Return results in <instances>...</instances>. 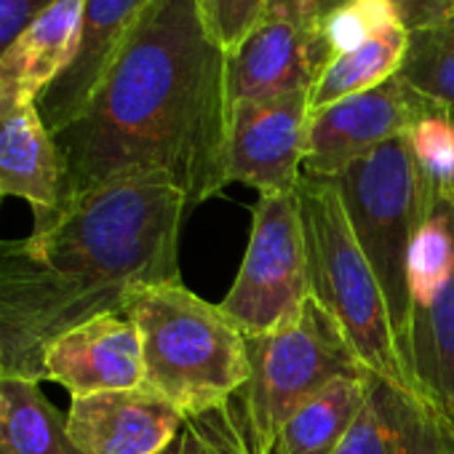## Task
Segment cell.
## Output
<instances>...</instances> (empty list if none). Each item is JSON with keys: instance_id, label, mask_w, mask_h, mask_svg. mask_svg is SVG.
<instances>
[{"instance_id": "6da1fadb", "label": "cell", "mask_w": 454, "mask_h": 454, "mask_svg": "<svg viewBox=\"0 0 454 454\" xmlns=\"http://www.w3.org/2000/svg\"><path fill=\"white\" fill-rule=\"evenodd\" d=\"M227 51L195 0H153L73 123L54 134L73 200L123 176H158L187 206L227 184Z\"/></svg>"}, {"instance_id": "7a4b0ae2", "label": "cell", "mask_w": 454, "mask_h": 454, "mask_svg": "<svg viewBox=\"0 0 454 454\" xmlns=\"http://www.w3.org/2000/svg\"><path fill=\"white\" fill-rule=\"evenodd\" d=\"M187 198L158 176H123L78 195L46 233L0 241V377L43 382L65 332L123 313L139 286L179 281Z\"/></svg>"}, {"instance_id": "3957f363", "label": "cell", "mask_w": 454, "mask_h": 454, "mask_svg": "<svg viewBox=\"0 0 454 454\" xmlns=\"http://www.w3.org/2000/svg\"><path fill=\"white\" fill-rule=\"evenodd\" d=\"M142 337L145 387L171 401L184 417L231 401L252 380L244 332L219 305L176 284L139 286L126 297Z\"/></svg>"}, {"instance_id": "277c9868", "label": "cell", "mask_w": 454, "mask_h": 454, "mask_svg": "<svg viewBox=\"0 0 454 454\" xmlns=\"http://www.w3.org/2000/svg\"><path fill=\"white\" fill-rule=\"evenodd\" d=\"M297 200L308 247L310 297L340 324L369 372L427 409L401 361L382 286L356 241L337 182L302 174Z\"/></svg>"}, {"instance_id": "5b68a950", "label": "cell", "mask_w": 454, "mask_h": 454, "mask_svg": "<svg viewBox=\"0 0 454 454\" xmlns=\"http://www.w3.org/2000/svg\"><path fill=\"white\" fill-rule=\"evenodd\" d=\"M350 227L366 254L393 324L401 353L409 324V265L414 244L433 211V198L406 137H395L334 176ZM403 361V358H401Z\"/></svg>"}, {"instance_id": "8992f818", "label": "cell", "mask_w": 454, "mask_h": 454, "mask_svg": "<svg viewBox=\"0 0 454 454\" xmlns=\"http://www.w3.org/2000/svg\"><path fill=\"white\" fill-rule=\"evenodd\" d=\"M252 380L244 387L262 438L276 446L281 425L337 377H361L366 364L340 324L310 297L302 316L270 334L247 337Z\"/></svg>"}, {"instance_id": "52a82bcc", "label": "cell", "mask_w": 454, "mask_h": 454, "mask_svg": "<svg viewBox=\"0 0 454 454\" xmlns=\"http://www.w3.org/2000/svg\"><path fill=\"white\" fill-rule=\"evenodd\" d=\"M403 366L443 430L454 438V203L433 211L411 252Z\"/></svg>"}, {"instance_id": "ba28073f", "label": "cell", "mask_w": 454, "mask_h": 454, "mask_svg": "<svg viewBox=\"0 0 454 454\" xmlns=\"http://www.w3.org/2000/svg\"><path fill=\"white\" fill-rule=\"evenodd\" d=\"M310 300L308 247L294 192L260 195L241 270L219 302L244 337L294 324Z\"/></svg>"}, {"instance_id": "9c48e42d", "label": "cell", "mask_w": 454, "mask_h": 454, "mask_svg": "<svg viewBox=\"0 0 454 454\" xmlns=\"http://www.w3.org/2000/svg\"><path fill=\"white\" fill-rule=\"evenodd\" d=\"M433 105L435 99L419 94L401 75H393L364 94L310 113L302 174L316 179L340 176L353 160L403 137Z\"/></svg>"}, {"instance_id": "30bf717a", "label": "cell", "mask_w": 454, "mask_h": 454, "mask_svg": "<svg viewBox=\"0 0 454 454\" xmlns=\"http://www.w3.org/2000/svg\"><path fill=\"white\" fill-rule=\"evenodd\" d=\"M310 94L239 99L231 105L227 182H241L260 195L294 192L308 150Z\"/></svg>"}, {"instance_id": "8fae6325", "label": "cell", "mask_w": 454, "mask_h": 454, "mask_svg": "<svg viewBox=\"0 0 454 454\" xmlns=\"http://www.w3.org/2000/svg\"><path fill=\"white\" fill-rule=\"evenodd\" d=\"M0 198L33 208V233H46L73 206L67 163L38 102L0 86Z\"/></svg>"}, {"instance_id": "7c38bea8", "label": "cell", "mask_w": 454, "mask_h": 454, "mask_svg": "<svg viewBox=\"0 0 454 454\" xmlns=\"http://www.w3.org/2000/svg\"><path fill=\"white\" fill-rule=\"evenodd\" d=\"M184 419L171 401L139 385L70 398L67 430L81 454H160Z\"/></svg>"}, {"instance_id": "4fadbf2b", "label": "cell", "mask_w": 454, "mask_h": 454, "mask_svg": "<svg viewBox=\"0 0 454 454\" xmlns=\"http://www.w3.org/2000/svg\"><path fill=\"white\" fill-rule=\"evenodd\" d=\"M43 382L62 385L70 398L145 385L137 324L123 313H107L65 332L43 356Z\"/></svg>"}, {"instance_id": "5bb4252c", "label": "cell", "mask_w": 454, "mask_h": 454, "mask_svg": "<svg viewBox=\"0 0 454 454\" xmlns=\"http://www.w3.org/2000/svg\"><path fill=\"white\" fill-rule=\"evenodd\" d=\"M329 54L321 38L305 35L286 17L265 12L247 38L227 51V97L273 99L316 86Z\"/></svg>"}, {"instance_id": "9a60e30c", "label": "cell", "mask_w": 454, "mask_h": 454, "mask_svg": "<svg viewBox=\"0 0 454 454\" xmlns=\"http://www.w3.org/2000/svg\"><path fill=\"white\" fill-rule=\"evenodd\" d=\"M150 4L153 0H86L78 51L70 67L38 99L51 134L78 118Z\"/></svg>"}, {"instance_id": "2e32d148", "label": "cell", "mask_w": 454, "mask_h": 454, "mask_svg": "<svg viewBox=\"0 0 454 454\" xmlns=\"http://www.w3.org/2000/svg\"><path fill=\"white\" fill-rule=\"evenodd\" d=\"M334 454H454V438L422 403L369 372L366 401Z\"/></svg>"}, {"instance_id": "e0dca14e", "label": "cell", "mask_w": 454, "mask_h": 454, "mask_svg": "<svg viewBox=\"0 0 454 454\" xmlns=\"http://www.w3.org/2000/svg\"><path fill=\"white\" fill-rule=\"evenodd\" d=\"M83 6L86 0H54L46 6L0 57V86L38 102L78 51Z\"/></svg>"}, {"instance_id": "ac0fdd59", "label": "cell", "mask_w": 454, "mask_h": 454, "mask_svg": "<svg viewBox=\"0 0 454 454\" xmlns=\"http://www.w3.org/2000/svg\"><path fill=\"white\" fill-rule=\"evenodd\" d=\"M369 393V372L337 377L281 425L273 454H334Z\"/></svg>"}, {"instance_id": "d6986e66", "label": "cell", "mask_w": 454, "mask_h": 454, "mask_svg": "<svg viewBox=\"0 0 454 454\" xmlns=\"http://www.w3.org/2000/svg\"><path fill=\"white\" fill-rule=\"evenodd\" d=\"M0 454H81L41 382L0 377Z\"/></svg>"}, {"instance_id": "ffe728a7", "label": "cell", "mask_w": 454, "mask_h": 454, "mask_svg": "<svg viewBox=\"0 0 454 454\" xmlns=\"http://www.w3.org/2000/svg\"><path fill=\"white\" fill-rule=\"evenodd\" d=\"M406 49H409V30L401 22H395L382 33H377L372 41H366L361 49L329 59L316 86L310 89V99H308L310 113H318L334 102L364 94L390 81L393 75L401 73Z\"/></svg>"}, {"instance_id": "44dd1931", "label": "cell", "mask_w": 454, "mask_h": 454, "mask_svg": "<svg viewBox=\"0 0 454 454\" xmlns=\"http://www.w3.org/2000/svg\"><path fill=\"white\" fill-rule=\"evenodd\" d=\"M160 454H273L262 438L244 387L216 409L187 417L179 435Z\"/></svg>"}, {"instance_id": "7402d4cb", "label": "cell", "mask_w": 454, "mask_h": 454, "mask_svg": "<svg viewBox=\"0 0 454 454\" xmlns=\"http://www.w3.org/2000/svg\"><path fill=\"white\" fill-rule=\"evenodd\" d=\"M398 75L419 94L454 110V9L438 25L409 33Z\"/></svg>"}, {"instance_id": "603a6c76", "label": "cell", "mask_w": 454, "mask_h": 454, "mask_svg": "<svg viewBox=\"0 0 454 454\" xmlns=\"http://www.w3.org/2000/svg\"><path fill=\"white\" fill-rule=\"evenodd\" d=\"M403 137L430 198L454 203V110L435 102Z\"/></svg>"}, {"instance_id": "cb8c5ba5", "label": "cell", "mask_w": 454, "mask_h": 454, "mask_svg": "<svg viewBox=\"0 0 454 454\" xmlns=\"http://www.w3.org/2000/svg\"><path fill=\"white\" fill-rule=\"evenodd\" d=\"M401 22L390 0H348L321 25V43L329 59L361 49L385 27Z\"/></svg>"}, {"instance_id": "d4e9b609", "label": "cell", "mask_w": 454, "mask_h": 454, "mask_svg": "<svg viewBox=\"0 0 454 454\" xmlns=\"http://www.w3.org/2000/svg\"><path fill=\"white\" fill-rule=\"evenodd\" d=\"M195 6L214 41L224 51H231L260 22L268 9V0H195Z\"/></svg>"}, {"instance_id": "484cf974", "label": "cell", "mask_w": 454, "mask_h": 454, "mask_svg": "<svg viewBox=\"0 0 454 454\" xmlns=\"http://www.w3.org/2000/svg\"><path fill=\"white\" fill-rule=\"evenodd\" d=\"M348 0H268V9L273 14L286 17L292 25H297L305 35L318 38L321 25L332 12H337Z\"/></svg>"}, {"instance_id": "4316f807", "label": "cell", "mask_w": 454, "mask_h": 454, "mask_svg": "<svg viewBox=\"0 0 454 454\" xmlns=\"http://www.w3.org/2000/svg\"><path fill=\"white\" fill-rule=\"evenodd\" d=\"M54 0H0V57Z\"/></svg>"}, {"instance_id": "83f0119b", "label": "cell", "mask_w": 454, "mask_h": 454, "mask_svg": "<svg viewBox=\"0 0 454 454\" xmlns=\"http://www.w3.org/2000/svg\"><path fill=\"white\" fill-rule=\"evenodd\" d=\"M390 4L409 33L438 25L454 9V0H390Z\"/></svg>"}, {"instance_id": "f1b7e54d", "label": "cell", "mask_w": 454, "mask_h": 454, "mask_svg": "<svg viewBox=\"0 0 454 454\" xmlns=\"http://www.w3.org/2000/svg\"><path fill=\"white\" fill-rule=\"evenodd\" d=\"M0 200H4V198H0Z\"/></svg>"}]
</instances>
